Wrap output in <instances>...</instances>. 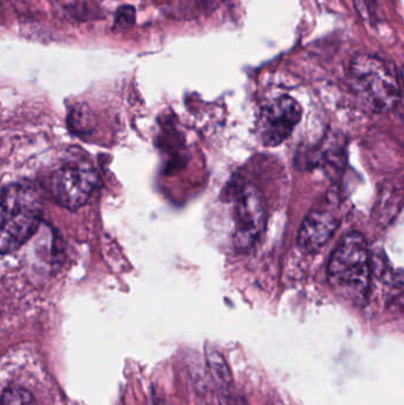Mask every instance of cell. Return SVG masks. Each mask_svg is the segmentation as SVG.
<instances>
[{
    "mask_svg": "<svg viewBox=\"0 0 404 405\" xmlns=\"http://www.w3.org/2000/svg\"><path fill=\"white\" fill-rule=\"evenodd\" d=\"M137 11L132 5H123L116 11L114 28L116 30H128L135 24Z\"/></svg>",
    "mask_w": 404,
    "mask_h": 405,
    "instance_id": "cell-10",
    "label": "cell"
},
{
    "mask_svg": "<svg viewBox=\"0 0 404 405\" xmlns=\"http://www.w3.org/2000/svg\"><path fill=\"white\" fill-rule=\"evenodd\" d=\"M348 85L363 108L383 114L401 100V87L395 71L383 60L358 55L348 68Z\"/></svg>",
    "mask_w": 404,
    "mask_h": 405,
    "instance_id": "cell-1",
    "label": "cell"
},
{
    "mask_svg": "<svg viewBox=\"0 0 404 405\" xmlns=\"http://www.w3.org/2000/svg\"><path fill=\"white\" fill-rule=\"evenodd\" d=\"M205 365L210 381L222 395H228L234 386L232 370L225 357L218 349H209L205 352Z\"/></svg>",
    "mask_w": 404,
    "mask_h": 405,
    "instance_id": "cell-8",
    "label": "cell"
},
{
    "mask_svg": "<svg viewBox=\"0 0 404 405\" xmlns=\"http://www.w3.org/2000/svg\"><path fill=\"white\" fill-rule=\"evenodd\" d=\"M232 201L234 244L239 251H247L264 231L267 205L260 190L252 184L236 189Z\"/></svg>",
    "mask_w": 404,
    "mask_h": 405,
    "instance_id": "cell-4",
    "label": "cell"
},
{
    "mask_svg": "<svg viewBox=\"0 0 404 405\" xmlns=\"http://www.w3.org/2000/svg\"><path fill=\"white\" fill-rule=\"evenodd\" d=\"M328 282L341 295L362 303L371 285L369 248L362 233H351L343 237L331 256L327 267Z\"/></svg>",
    "mask_w": 404,
    "mask_h": 405,
    "instance_id": "cell-2",
    "label": "cell"
},
{
    "mask_svg": "<svg viewBox=\"0 0 404 405\" xmlns=\"http://www.w3.org/2000/svg\"><path fill=\"white\" fill-rule=\"evenodd\" d=\"M0 405H37L33 396L24 389L12 388L0 397Z\"/></svg>",
    "mask_w": 404,
    "mask_h": 405,
    "instance_id": "cell-9",
    "label": "cell"
},
{
    "mask_svg": "<svg viewBox=\"0 0 404 405\" xmlns=\"http://www.w3.org/2000/svg\"><path fill=\"white\" fill-rule=\"evenodd\" d=\"M99 177L88 164H69L58 169L51 179L53 197L64 208L78 210L92 197Z\"/></svg>",
    "mask_w": 404,
    "mask_h": 405,
    "instance_id": "cell-6",
    "label": "cell"
},
{
    "mask_svg": "<svg viewBox=\"0 0 404 405\" xmlns=\"http://www.w3.org/2000/svg\"><path fill=\"white\" fill-rule=\"evenodd\" d=\"M301 107L289 95L271 98L261 106L257 137L261 144L275 147L287 140L301 119Z\"/></svg>",
    "mask_w": 404,
    "mask_h": 405,
    "instance_id": "cell-5",
    "label": "cell"
},
{
    "mask_svg": "<svg viewBox=\"0 0 404 405\" xmlns=\"http://www.w3.org/2000/svg\"><path fill=\"white\" fill-rule=\"evenodd\" d=\"M339 226L337 217L327 210H313L306 216L298 233V244L306 253L320 251Z\"/></svg>",
    "mask_w": 404,
    "mask_h": 405,
    "instance_id": "cell-7",
    "label": "cell"
},
{
    "mask_svg": "<svg viewBox=\"0 0 404 405\" xmlns=\"http://www.w3.org/2000/svg\"><path fill=\"white\" fill-rule=\"evenodd\" d=\"M42 203L32 187L14 184L0 191V253L17 251L36 233Z\"/></svg>",
    "mask_w": 404,
    "mask_h": 405,
    "instance_id": "cell-3",
    "label": "cell"
}]
</instances>
